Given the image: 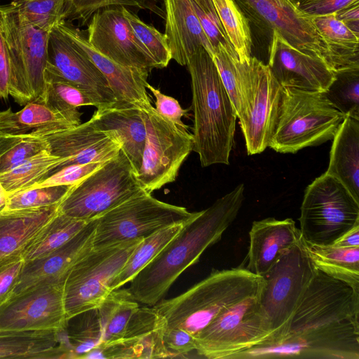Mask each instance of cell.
Returning a JSON list of instances; mask_svg holds the SVG:
<instances>
[{
  "mask_svg": "<svg viewBox=\"0 0 359 359\" xmlns=\"http://www.w3.org/2000/svg\"><path fill=\"white\" fill-rule=\"evenodd\" d=\"M244 201V184L218 198L184 224L181 231L130 283L140 303L154 306L177 278L198 262L203 252L220 241L236 218Z\"/></svg>",
  "mask_w": 359,
  "mask_h": 359,
  "instance_id": "1",
  "label": "cell"
},
{
  "mask_svg": "<svg viewBox=\"0 0 359 359\" xmlns=\"http://www.w3.org/2000/svg\"><path fill=\"white\" fill-rule=\"evenodd\" d=\"M187 66L192 90V151L202 167L229 165L237 118L230 96L205 48L198 50Z\"/></svg>",
  "mask_w": 359,
  "mask_h": 359,
  "instance_id": "2",
  "label": "cell"
},
{
  "mask_svg": "<svg viewBox=\"0 0 359 359\" xmlns=\"http://www.w3.org/2000/svg\"><path fill=\"white\" fill-rule=\"evenodd\" d=\"M262 276L246 268L213 271L183 293L153 306L165 328H180L196 337L222 311L259 293Z\"/></svg>",
  "mask_w": 359,
  "mask_h": 359,
  "instance_id": "3",
  "label": "cell"
},
{
  "mask_svg": "<svg viewBox=\"0 0 359 359\" xmlns=\"http://www.w3.org/2000/svg\"><path fill=\"white\" fill-rule=\"evenodd\" d=\"M345 117L323 92L284 87L269 147L282 154H295L332 140Z\"/></svg>",
  "mask_w": 359,
  "mask_h": 359,
  "instance_id": "4",
  "label": "cell"
},
{
  "mask_svg": "<svg viewBox=\"0 0 359 359\" xmlns=\"http://www.w3.org/2000/svg\"><path fill=\"white\" fill-rule=\"evenodd\" d=\"M0 24L11 65L9 95L20 106L43 100L50 32L30 24L11 3L0 6Z\"/></svg>",
  "mask_w": 359,
  "mask_h": 359,
  "instance_id": "5",
  "label": "cell"
},
{
  "mask_svg": "<svg viewBox=\"0 0 359 359\" xmlns=\"http://www.w3.org/2000/svg\"><path fill=\"white\" fill-rule=\"evenodd\" d=\"M316 271L302 238L262 276L258 297L272 333L270 344L288 333L293 314Z\"/></svg>",
  "mask_w": 359,
  "mask_h": 359,
  "instance_id": "6",
  "label": "cell"
},
{
  "mask_svg": "<svg viewBox=\"0 0 359 359\" xmlns=\"http://www.w3.org/2000/svg\"><path fill=\"white\" fill-rule=\"evenodd\" d=\"M143 238L93 246L72 269L63 285L68 322L97 308L111 292V283Z\"/></svg>",
  "mask_w": 359,
  "mask_h": 359,
  "instance_id": "7",
  "label": "cell"
},
{
  "mask_svg": "<svg viewBox=\"0 0 359 359\" xmlns=\"http://www.w3.org/2000/svg\"><path fill=\"white\" fill-rule=\"evenodd\" d=\"M299 221L305 242L330 245L359 224V202L339 181L325 172L305 189Z\"/></svg>",
  "mask_w": 359,
  "mask_h": 359,
  "instance_id": "8",
  "label": "cell"
},
{
  "mask_svg": "<svg viewBox=\"0 0 359 359\" xmlns=\"http://www.w3.org/2000/svg\"><path fill=\"white\" fill-rule=\"evenodd\" d=\"M141 189L136 173L121 149L116 156L72 184L57 210L88 222L100 217Z\"/></svg>",
  "mask_w": 359,
  "mask_h": 359,
  "instance_id": "9",
  "label": "cell"
},
{
  "mask_svg": "<svg viewBox=\"0 0 359 359\" xmlns=\"http://www.w3.org/2000/svg\"><path fill=\"white\" fill-rule=\"evenodd\" d=\"M200 212L161 201L142 189L97 218L93 246L144 238L168 226L185 224Z\"/></svg>",
  "mask_w": 359,
  "mask_h": 359,
  "instance_id": "10",
  "label": "cell"
},
{
  "mask_svg": "<svg viewBox=\"0 0 359 359\" xmlns=\"http://www.w3.org/2000/svg\"><path fill=\"white\" fill-rule=\"evenodd\" d=\"M258 296L229 306L209 323L195 337L198 354L209 359H233L240 353L270 344L272 333Z\"/></svg>",
  "mask_w": 359,
  "mask_h": 359,
  "instance_id": "11",
  "label": "cell"
},
{
  "mask_svg": "<svg viewBox=\"0 0 359 359\" xmlns=\"http://www.w3.org/2000/svg\"><path fill=\"white\" fill-rule=\"evenodd\" d=\"M242 104L238 117L247 152L260 154L269 147L276 127L283 87L267 65L252 56L239 62Z\"/></svg>",
  "mask_w": 359,
  "mask_h": 359,
  "instance_id": "12",
  "label": "cell"
},
{
  "mask_svg": "<svg viewBox=\"0 0 359 359\" xmlns=\"http://www.w3.org/2000/svg\"><path fill=\"white\" fill-rule=\"evenodd\" d=\"M141 110L147 135L136 177L140 187L151 194L175 180L192 151L193 139L188 130L162 117L152 105Z\"/></svg>",
  "mask_w": 359,
  "mask_h": 359,
  "instance_id": "13",
  "label": "cell"
},
{
  "mask_svg": "<svg viewBox=\"0 0 359 359\" xmlns=\"http://www.w3.org/2000/svg\"><path fill=\"white\" fill-rule=\"evenodd\" d=\"M273 358L359 359V318L287 334L276 343L240 353L233 359Z\"/></svg>",
  "mask_w": 359,
  "mask_h": 359,
  "instance_id": "14",
  "label": "cell"
},
{
  "mask_svg": "<svg viewBox=\"0 0 359 359\" xmlns=\"http://www.w3.org/2000/svg\"><path fill=\"white\" fill-rule=\"evenodd\" d=\"M350 318H359V289L316 268L287 335Z\"/></svg>",
  "mask_w": 359,
  "mask_h": 359,
  "instance_id": "15",
  "label": "cell"
},
{
  "mask_svg": "<svg viewBox=\"0 0 359 359\" xmlns=\"http://www.w3.org/2000/svg\"><path fill=\"white\" fill-rule=\"evenodd\" d=\"M63 285H43L9 298L0 306V332L67 329Z\"/></svg>",
  "mask_w": 359,
  "mask_h": 359,
  "instance_id": "16",
  "label": "cell"
},
{
  "mask_svg": "<svg viewBox=\"0 0 359 359\" xmlns=\"http://www.w3.org/2000/svg\"><path fill=\"white\" fill-rule=\"evenodd\" d=\"M46 71L83 90L96 103L97 109L111 106L116 101L101 72L58 25L49 34Z\"/></svg>",
  "mask_w": 359,
  "mask_h": 359,
  "instance_id": "17",
  "label": "cell"
},
{
  "mask_svg": "<svg viewBox=\"0 0 359 359\" xmlns=\"http://www.w3.org/2000/svg\"><path fill=\"white\" fill-rule=\"evenodd\" d=\"M87 39L93 48L120 65L149 71L155 68L126 18L123 6L107 7L95 13L90 19Z\"/></svg>",
  "mask_w": 359,
  "mask_h": 359,
  "instance_id": "18",
  "label": "cell"
},
{
  "mask_svg": "<svg viewBox=\"0 0 359 359\" xmlns=\"http://www.w3.org/2000/svg\"><path fill=\"white\" fill-rule=\"evenodd\" d=\"M240 1L254 15L263 20L272 32H276L291 46L319 57L327 64V46L313 26L311 17L299 11L290 0Z\"/></svg>",
  "mask_w": 359,
  "mask_h": 359,
  "instance_id": "19",
  "label": "cell"
},
{
  "mask_svg": "<svg viewBox=\"0 0 359 359\" xmlns=\"http://www.w3.org/2000/svg\"><path fill=\"white\" fill-rule=\"evenodd\" d=\"M41 136L46 141L49 152L62 159V163L48 177L70 165L106 162L116 156L121 149L114 135L100 130L90 120Z\"/></svg>",
  "mask_w": 359,
  "mask_h": 359,
  "instance_id": "20",
  "label": "cell"
},
{
  "mask_svg": "<svg viewBox=\"0 0 359 359\" xmlns=\"http://www.w3.org/2000/svg\"><path fill=\"white\" fill-rule=\"evenodd\" d=\"M267 65L283 88L325 92L335 79L334 72L323 60L293 48L275 32Z\"/></svg>",
  "mask_w": 359,
  "mask_h": 359,
  "instance_id": "21",
  "label": "cell"
},
{
  "mask_svg": "<svg viewBox=\"0 0 359 359\" xmlns=\"http://www.w3.org/2000/svg\"><path fill=\"white\" fill-rule=\"evenodd\" d=\"M163 318L151 307H139L117 341L97 346L86 358H160L170 357L163 344Z\"/></svg>",
  "mask_w": 359,
  "mask_h": 359,
  "instance_id": "22",
  "label": "cell"
},
{
  "mask_svg": "<svg viewBox=\"0 0 359 359\" xmlns=\"http://www.w3.org/2000/svg\"><path fill=\"white\" fill-rule=\"evenodd\" d=\"M97 225V218L88 221L79 232L56 250L25 263L11 297L41 285L64 283L74 265L93 248Z\"/></svg>",
  "mask_w": 359,
  "mask_h": 359,
  "instance_id": "23",
  "label": "cell"
},
{
  "mask_svg": "<svg viewBox=\"0 0 359 359\" xmlns=\"http://www.w3.org/2000/svg\"><path fill=\"white\" fill-rule=\"evenodd\" d=\"M57 25L85 51L101 72L116 102L133 104L141 109L151 105L146 90L149 70L114 62L93 48L87 37L66 21H62Z\"/></svg>",
  "mask_w": 359,
  "mask_h": 359,
  "instance_id": "24",
  "label": "cell"
},
{
  "mask_svg": "<svg viewBox=\"0 0 359 359\" xmlns=\"http://www.w3.org/2000/svg\"><path fill=\"white\" fill-rule=\"evenodd\" d=\"M249 236L246 269L259 276L264 275L286 251L302 239L299 229L291 218L268 217L255 221Z\"/></svg>",
  "mask_w": 359,
  "mask_h": 359,
  "instance_id": "25",
  "label": "cell"
},
{
  "mask_svg": "<svg viewBox=\"0 0 359 359\" xmlns=\"http://www.w3.org/2000/svg\"><path fill=\"white\" fill-rule=\"evenodd\" d=\"M90 120L100 130L115 136L137 175L147 135L141 109L133 104L116 101L111 106L97 109Z\"/></svg>",
  "mask_w": 359,
  "mask_h": 359,
  "instance_id": "26",
  "label": "cell"
},
{
  "mask_svg": "<svg viewBox=\"0 0 359 359\" xmlns=\"http://www.w3.org/2000/svg\"><path fill=\"white\" fill-rule=\"evenodd\" d=\"M165 36L172 60L187 65L189 58L203 48L212 57L213 48L194 12L190 0H164Z\"/></svg>",
  "mask_w": 359,
  "mask_h": 359,
  "instance_id": "27",
  "label": "cell"
},
{
  "mask_svg": "<svg viewBox=\"0 0 359 359\" xmlns=\"http://www.w3.org/2000/svg\"><path fill=\"white\" fill-rule=\"evenodd\" d=\"M57 205L0 211V263L21 254L41 227L57 211Z\"/></svg>",
  "mask_w": 359,
  "mask_h": 359,
  "instance_id": "28",
  "label": "cell"
},
{
  "mask_svg": "<svg viewBox=\"0 0 359 359\" xmlns=\"http://www.w3.org/2000/svg\"><path fill=\"white\" fill-rule=\"evenodd\" d=\"M325 173L339 181L359 202V119L346 116L339 126Z\"/></svg>",
  "mask_w": 359,
  "mask_h": 359,
  "instance_id": "29",
  "label": "cell"
},
{
  "mask_svg": "<svg viewBox=\"0 0 359 359\" xmlns=\"http://www.w3.org/2000/svg\"><path fill=\"white\" fill-rule=\"evenodd\" d=\"M74 126H76L63 114L40 99L28 102L16 112L11 108L0 111L2 135H43Z\"/></svg>",
  "mask_w": 359,
  "mask_h": 359,
  "instance_id": "30",
  "label": "cell"
},
{
  "mask_svg": "<svg viewBox=\"0 0 359 359\" xmlns=\"http://www.w3.org/2000/svg\"><path fill=\"white\" fill-rule=\"evenodd\" d=\"M310 17L327 46L329 67L334 72L359 68L358 34L339 20L335 13Z\"/></svg>",
  "mask_w": 359,
  "mask_h": 359,
  "instance_id": "31",
  "label": "cell"
},
{
  "mask_svg": "<svg viewBox=\"0 0 359 359\" xmlns=\"http://www.w3.org/2000/svg\"><path fill=\"white\" fill-rule=\"evenodd\" d=\"M68 358L67 349L60 342V331L0 332V358Z\"/></svg>",
  "mask_w": 359,
  "mask_h": 359,
  "instance_id": "32",
  "label": "cell"
},
{
  "mask_svg": "<svg viewBox=\"0 0 359 359\" xmlns=\"http://www.w3.org/2000/svg\"><path fill=\"white\" fill-rule=\"evenodd\" d=\"M139 307L128 288L111 291L96 308L101 330V344L98 346L119 340Z\"/></svg>",
  "mask_w": 359,
  "mask_h": 359,
  "instance_id": "33",
  "label": "cell"
},
{
  "mask_svg": "<svg viewBox=\"0 0 359 359\" xmlns=\"http://www.w3.org/2000/svg\"><path fill=\"white\" fill-rule=\"evenodd\" d=\"M304 243L317 269L359 289V247L340 248L305 241Z\"/></svg>",
  "mask_w": 359,
  "mask_h": 359,
  "instance_id": "34",
  "label": "cell"
},
{
  "mask_svg": "<svg viewBox=\"0 0 359 359\" xmlns=\"http://www.w3.org/2000/svg\"><path fill=\"white\" fill-rule=\"evenodd\" d=\"M87 222L57 210L22 251L21 256L25 263L41 259L56 250L79 232Z\"/></svg>",
  "mask_w": 359,
  "mask_h": 359,
  "instance_id": "35",
  "label": "cell"
},
{
  "mask_svg": "<svg viewBox=\"0 0 359 359\" xmlns=\"http://www.w3.org/2000/svg\"><path fill=\"white\" fill-rule=\"evenodd\" d=\"M46 87L43 102L54 110L61 113L74 125L81 123L79 107L94 106L96 103L83 90L62 77L45 70Z\"/></svg>",
  "mask_w": 359,
  "mask_h": 359,
  "instance_id": "36",
  "label": "cell"
},
{
  "mask_svg": "<svg viewBox=\"0 0 359 359\" xmlns=\"http://www.w3.org/2000/svg\"><path fill=\"white\" fill-rule=\"evenodd\" d=\"M185 224L168 226L143 238L113 280L110 285L111 290L118 289L130 283L177 236Z\"/></svg>",
  "mask_w": 359,
  "mask_h": 359,
  "instance_id": "37",
  "label": "cell"
},
{
  "mask_svg": "<svg viewBox=\"0 0 359 359\" xmlns=\"http://www.w3.org/2000/svg\"><path fill=\"white\" fill-rule=\"evenodd\" d=\"M61 163L60 158L43 150L0 173V182L8 194L22 191L47 178Z\"/></svg>",
  "mask_w": 359,
  "mask_h": 359,
  "instance_id": "38",
  "label": "cell"
},
{
  "mask_svg": "<svg viewBox=\"0 0 359 359\" xmlns=\"http://www.w3.org/2000/svg\"><path fill=\"white\" fill-rule=\"evenodd\" d=\"M212 1L240 62L250 63L252 41L248 18L235 0Z\"/></svg>",
  "mask_w": 359,
  "mask_h": 359,
  "instance_id": "39",
  "label": "cell"
},
{
  "mask_svg": "<svg viewBox=\"0 0 359 359\" xmlns=\"http://www.w3.org/2000/svg\"><path fill=\"white\" fill-rule=\"evenodd\" d=\"M335 79L323 92L330 104L345 116L359 119V68L334 72Z\"/></svg>",
  "mask_w": 359,
  "mask_h": 359,
  "instance_id": "40",
  "label": "cell"
},
{
  "mask_svg": "<svg viewBox=\"0 0 359 359\" xmlns=\"http://www.w3.org/2000/svg\"><path fill=\"white\" fill-rule=\"evenodd\" d=\"M43 150L48 151V147L41 135L0 134V173Z\"/></svg>",
  "mask_w": 359,
  "mask_h": 359,
  "instance_id": "41",
  "label": "cell"
},
{
  "mask_svg": "<svg viewBox=\"0 0 359 359\" xmlns=\"http://www.w3.org/2000/svg\"><path fill=\"white\" fill-rule=\"evenodd\" d=\"M123 12L135 35L153 60L155 68L166 67L172 57L165 34L141 20L126 7L123 6Z\"/></svg>",
  "mask_w": 359,
  "mask_h": 359,
  "instance_id": "42",
  "label": "cell"
},
{
  "mask_svg": "<svg viewBox=\"0 0 359 359\" xmlns=\"http://www.w3.org/2000/svg\"><path fill=\"white\" fill-rule=\"evenodd\" d=\"M65 0H13L25 20L42 30L50 31L63 19Z\"/></svg>",
  "mask_w": 359,
  "mask_h": 359,
  "instance_id": "43",
  "label": "cell"
},
{
  "mask_svg": "<svg viewBox=\"0 0 359 359\" xmlns=\"http://www.w3.org/2000/svg\"><path fill=\"white\" fill-rule=\"evenodd\" d=\"M72 185L34 187L8 194L3 210L39 208L60 204Z\"/></svg>",
  "mask_w": 359,
  "mask_h": 359,
  "instance_id": "44",
  "label": "cell"
},
{
  "mask_svg": "<svg viewBox=\"0 0 359 359\" xmlns=\"http://www.w3.org/2000/svg\"><path fill=\"white\" fill-rule=\"evenodd\" d=\"M212 59L230 96L238 118L242 104L238 57L235 51H229L219 45L215 48Z\"/></svg>",
  "mask_w": 359,
  "mask_h": 359,
  "instance_id": "45",
  "label": "cell"
},
{
  "mask_svg": "<svg viewBox=\"0 0 359 359\" xmlns=\"http://www.w3.org/2000/svg\"><path fill=\"white\" fill-rule=\"evenodd\" d=\"M81 320L67 333L71 358H82L101 344L100 325L96 309L81 313Z\"/></svg>",
  "mask_w": 359,
  "mask_h": 359,
  "instance_id": "46",
  "label": "cell"
},
{
  "mask_svg": "<svg viewBox=\"0 0 359 359\" xmlns=\"http://www.w3.org/2000/svg\"><path fill=\"white\" fill-rule=\"evenodd\" d=\"M154 0H65L63 19L78 20L82 25L90 20L97 11L111 6L152 8L150 4ZM153 11V10H152Z\"/></svg>",
  "mask_w": 359,
  "mask_h": 359,
  "instance_id": "47",
  "label": "cell"
},
{
  "mask_svg": "<svg viewBox=\"0 0 359 359\" xmlns=\"http://www.w3.org/2000/svg\"><path fill=\"white\" fill-rule=\"evenodd\" d=\"M190 1L199 22L213 48V50L218 46L222 45L229 51H235L226 36L212 1Z\"/></svg>",
  "mask_w": 359,
  "mask_h": 359,
  "instance_id": "48",
  "label": "cell"
},
{
  "mask_svg": "<svg viewBox=\"0 0 359 359\" xmlns=\"http://www.w3.org/2000/svg\"><path fill=\"white\" fill-rule=\"evenodd\" d=\"M104 163H92L82 165L74 164L64 167L29 188L76 184L94 172Z\"/></svg>",
  "mask_w": 359,
  "mask_h": 359,
  "instance_id": "49",
  "label": "cell"
},
{
  "mask_svg": "<svg viewBox=\"0 0 359 359\" xmlns=\"http://www.w3.org/2000/svg\"><path fill=\"white\" fill-rule=\"evenodd\" d=\"M146 88L151 92L156 99L154 104L156 111L176 126L188 130L189 127L182 120V117L187 116L188 110L182 109L176 99L162 93L148 82L146 83Z\"/></svg>",
  "mask_w": 359,
  "mask_h": 359,
  "instance_id": "50",
  "label": "cell"
},
{
  "mask_svg": "<svg viewBox=\"0 0 359 359\" xmlns=\"http://www.w3.org/2000/svg\"><path fill=\"white\" fill-rule=\"evenodd\" d=\"M24 264L22 256L13 257L0 263V306L11 297Z\"/></svg>",
  "mask_w": 359,
  "mask_h": 359,
  "instance_id": "51",
  "label": "cell"
},
{
  "mask_svg": "<svg viewBox=\"0 0 359 359\" xmlns=\"http://www.w3.org/2000/svg\"><path fill=\"white\" fill-rule=\"evenodd\" d=\"M302 13L308 16L337 12L359 0H290Z\"/></svg>",
  "mask_w": 359,
  "mask_h": 359,
  "instance_id": "52",
  "label": "cell"
},
{
  "mask_svg": "<svg viewBox=\"0 0 359 359\" xmlns=\"http://www.w3.org/2000/svg\"><path fill=\"white\" fill-rule=\"evenodd\" d=\"M163 340L170 357H175L196 350L195 337L180 328H165Z\"/></svg>",
  "mask_w": 359,
  "mask_h": 359,
  "instance_id": "53",
  "label": "cell"
},
{
  "mask_svg": "<svg viewBox=\"0 0 359 359\" xmlns=\"http://www.w3.org/2000/svg\"><path fill=\"white\" fill-rule=\"evenodd\" d=\"M10 76V60L0 24V99L6 100L9 96Z\"/></svg>",
  "mask_w": 359,
  "mask_h": 359,
  "instance_id": "54",
  "label": "cell"
},
{
  "mask_svg": "<svg viewBox=\"0 0 359 359\" xmlns=\"http://www.w3.org/2000/svg\"><path fill=\"white\" fill-rule=\"evenodd\" d=\"M336 17L356 33L358 32L359 4L350 5L335 12Z\"/></svg>",
  "mask_w": 359,
  "mask_h": 359,
  "instance_id": "55",
  "label": "cell"
},
{
  "mask_svg": "<svg viewBox=\"0 0 359 359\" xmlns=\"http://www.w3.org/2000/svg\"><path fill=\"white\" fill-rule=\"evenodd\" d=\"M332 245L340 248L359 247V224L344 233Z\"/></svg>",
  "mask_w": 359,
  "mask_h": 359,
  "instance_id": "56",
  "label": "cell"
},
{
  "mask_svg": "<svg viewBox=\"0 0 359 359\" xmlns=\"http://www.w3.org/2000/svg\"><path fill=\"white\" fill-rule=\"evenodd\" d=\"M8 196V193L5 190L0 182V211L4 208Z\"/></svg>",
  "mask_w": 359,
  "mask_h": 359,
  "instance_id": "57",
  "label": "cell"
},
{
  "mask_svg": "<svg viewBox=\"0 0 359 359\" xmlns=\"http://www.w3.org/2000/svg\"><path fill=\"white\" fill-rule=\"evenodd\" d=\"M1 134V133H0Z\"/></svg>",
  "mask_w": 359,
  "mask_h": 359,
  "instance_id": "58",
  "label": "cell"
}]
</instances>
